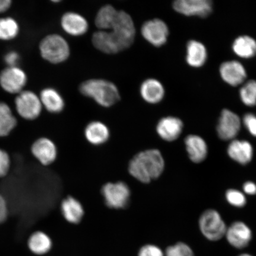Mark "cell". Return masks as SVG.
<instances>
[{"label":"cell","mask_w":256,"mask_h":256,"mask_svg":"<svg viewBox=\"0 0 256 256\" xmlns=\"http://www.w3.org/2000/svg\"><path fill=\"white\" fill-rule=\"evenodd\" d=\"M238 256H252V255L248 254H240Z\"/></svg>","instance_id":"obj_41"},{"label":"cell","mask_w":256,"mask_h":256,"mask_svg":"<svg viewBox=\"0 0 256 256\" xmlns=\"http://www.w3.org/2000/svg\"><path fill=\"white\" fill-rule=\"evenodd\" d=\"M92 44L96 49L102 52L107 54L119 53L108 30L94 32L92 36Z\"/></svg>","instance_id":"obj_28"},{"label":"cell","mask_w":256,"mask_h":256,"mask_svg":"<svg viewBox=\"0 0 256 256\" xmlns=\"http://www.w3.org/2000/svg\"><path fill=\"white\" fill-rule=\"evenodd\" d=\"M243 191L248 195L256 194V184L252 182H247L243 185Z\"/></svg>","instance_id":"obj_38"},{"label":"cell","mask_w":256,"mask_h":256,"mask_svg":"<svg viewBox=\"0 0 256 256\" xmlns=\"http://www.w3.org/2000/svg\"><path fill=\"white\" fill-rule=\"evenodd\" d=\"M140 92L143 100L151 104L160 103L166 94L165 88L162 82L153 78L144 80L140 86Z\"/></svg>","instance_id":"obj_19"},{"label":"cell","mask_w":256,"mask_h":256,"mask_svg":"<svg viewBox=\"0 0 256 256\" xmlns=\"http://www.w3.org/2000/svg\"><path fill=\"white\" fill-rule=\"evenodd\" d=\"M138 256H164V254L158 246L147 244L140 248Z\"/></svg>","instance_id":"obj_35"},{"label":"cell","mask_w":256,"mask_h":256,"mask_svg":"<svg viewBox=\"0 0 256 256\" xmlns=\"http://www.w3.org/2000/svg\"><path fill=\"white\" fill-rule=\"evenodd\" d=\"M118 12L110 4H106L98 10L95 18V24L99 30H110L116 20Z\"/></svg>","instance_id":"obj_26"},{"label":"cell","mask_w":256,"mask_h":256,"mask_svg":"<svg viewBox=\"0 0 256 256\" xmlns=\"http://www.w3.org/2000/svg\"><path fill=\"white\" fill-rule=\"evenodd\" d=\"M172 8L178 14L190 18H204L212 14L213 0H176Z\"/></svg>","instance_id":"obj_8"},{"label":"cell","mask_w":256,"mask_h":256,"mask_svg":"<svg viewBox=\"0 0 256 256\" xmlns=\"http://www.w3.org/2000/svg\"><path fill=\"white\" fill-rule=\"evenodd\" d=\"M241 116L242 126L252 136L256 138V114L248 110Z\"/></svg>","instance_id":"obj_33"},{"label":"cell","mask_w":256,"mask_h":256,"mask_svg":"<svg viewBox=\"0 0 256 256\" xmlns=\"http://www.w3.org/2000/svg\"><path fill=\"white\" fill-rule=\"evenodd\" d=\"M186 149L192 162L200 163L206 159L208 148L206 140L196 134H190L184 139Z\"/></svg>","instance_id":"obj_21"},{"label":"cell","mask_w":256,"mask_h":256,"mask_svg":"<svg viewBox=\"0 0 256 256\" xmlns=\"http://www.w3.org/2000/svg\"><path fill=\"white\" fill-rule=\"evenodd\" d=\"M11 0H0V12H4L11 7Z\"/></svg>","instance_id":"obj_39"},{"label":"cell","mask_w":256,"mask_h":256,"mask_svg":"<svg viewBox=\"0 0 256 256\" xmlns=\"http://www.w3.org/2000/svg\"><path fill=\"white\" fill-rule=\"evenodd\" d=\"M60 211L67 222L78 224L82 222L84 215V208L80 202L72 196L64 199L60 204Z\"/></svg>","instance_id":"obj_23"},{"label":"cell","mask_w":256,"mask_h":256,"mask_svg":"<svg viewBox=\"0 0 256 256\" xmlns=\"http://www.w3.org/2000/svg\"><path fill=\"white\" fill-rule=\"evenodd\" d=\"M225 236L227 242L233 248L243 249L247 248L251 242L252 234L247 224L236 222L227 227Z\"/></svg>","instance_id":"obj_15"},{"label":"cell","mask_w":256,"mask_h":256,"mask_svg":"<svg viewBox=\"0 0 256 256\" xmlns=\"http://www.w3.org/2000/svg\"><path fill=\"white\" fill-rule=\"evenodd\" d=\"M27 81V75L18 66L7 67L0 73V86L8 94H20Z\"/></svg>","instance_id":"obj_12"},{"label":"cell","mask_w":256,"mask_h":256,"mask_svg":"<svg viewBox=\"0 0 256 256\" xmlns=\"http://www.w3.org/2000/svg\"><path fill=\"white\" fill-rule=\"evenodd\" d=\"M209 52L203 42L194 38L188 40L185 46L184 60L192 69H200L206 66Z\"/></svg>","instance_id":"obj_13"},{"label":"cell","mask_w":256,"mask_h":256,"mask_svg":"<svg viewBox=\"0 0 256 256\" xmlns=\"http://www.w3.org/2000/svg\"><path fill=\"white\" fill-rule=\"evenodd\" d=\"M8 216L7 202L4 196L0 194V224L5 222Z\"/></svg>","instance_id":"obj_37"},{"label":"cell","mask_w":256,"mask_h":256,"mask_svg":"<svg viewBox=\"0 0 256 256\" xmlns=\"http://www.w3.org/2000/svg\"><path fill=\"white\" fill-rule=\"evenodd\" d=\"M226 198L227 202L233 206L242 208L247 203L244 194L234 188L226 192Z\"/></svg>","instance_id":"obj_32"},{"label":"cell","mask_w":256,"mask_h":256,"mask_svg":"<svg viewBox=\"0 0 256 256\" xmlns=\"http://www.w3.org/2000/svg\"><path fill=\"white\" fill-rule=\"evenodd\" d=\"M28 248L36 255H43L49 252L52 247V240L46 232L38 231L32 234L28 239Z\"/></svg>","instance_id":"obj_25"},{"label":"cell","mask_w":256,"mask_h":256,"mask_svg":"<svg viewBox=\"0 0 256 256\" xmlns=\"http://www.w3.org/2000/svg\"><path fill=\"white\" fill-rule=\"evenodd\" d=\"M62 30L72 36H80L87 33L89 25L84 16L76 12H70L64 14L60 20Z\"/></svg>","instance_id":"obj_18"},{"label":"cell","mask_w":256,"mask_h":256,"mask_svg":"<svg viewBox=\"0 0 256 256\" xmlns=\"http://www.w3.org/2000/svg\"><path fill=\"white\" fill-rule=\"evenodd\" d=\"M231 49L236 59L252 60L256 56V40L250 34H239L232 40Z\"/></svg>","instance_id":"obj_17"},{"label":"cell","mask_w":256,"mask_h":256,"mask_svg":"<svg viewBox=\"0 0 256 256\" xmlns=\"http://www.w3.org/2000/svg\"><path fill=\"white\" fill-rule=\"evenodd\" d=\"M254 152L251 143L247 140H232L227 148V153L230 158L242 165L247 164L252 161Z\"/></svg>","instance_id":"obj_20"},{"label":"cell","mask_w":256,"mask_h":256,"mask_svg":"<svg viewBox=\"0 0 256 256\" xmlns=\"http://www.w3.org/2000/svg\"><path fill=\"white\" fill-rule=\"evenodd\" d=\"M16 111L24 119L33 120L41 114L43 106L40 96L32 91H22L15 98Z\"/></svg>","instance_id":"obj_9"},{"label":"cell","mask_w":256,"mask_h":256,"mask_svg":"<svg viewBox=\"0 0 256 256\" xmlns=\"http://www.w3.org/2000/svg\"><path fill=\"white\" fill-rule=\"evenodd\" d=\"M240 102L246 108L251 110L256 106V80L248 78L238 88Z\"/></svg>","instance_id":"obj_27"},{"label":"cell","mask_w":256,"mask_h":256,"mask_svg":"<svg viewBox=\"0 0 256 256\" xmlns=\"http://www.w3.org/2000/svg\"><path fill=\"white\" fill-rule=\"evenodd\" d=\"M12 113L10 108L4 102H0V114Z\"/></svg>","instance_id":"obj_40"},{"label":"cell","mask_w":256,"mask_h":256,"mask_svg":"<svg viewBox=\"0 0 256 256\" xmlns=\"http://www.w3.org/2000/svg\"><path fill=\"white\" fill-rule=\"evenodd\" d=\"M110 134L108 128L100 121L91 122L84 130L86 139L94 146H100L106 142Z\"/></svg>","instance_id":"obj_22"},{"label":"cell","mask_w":256,"mask_h":256,"mask_svg":"<svg viewBox=\"0 0 256 256\" xmlns=\"http://www.w3.org/2000/svg\"><path fill=\"white\" fill-rule=\"evenodd\" d=\"M164 168V159L161 152L156 149H150L134 156L129 163L128 171L137 180L149 184L162 176Z\"/></svg>","instance_id":"obj_1"},{"label":"cell","mask_w":256,"mask_h":256,"mask_svg":"<svg viewBox=\"0 0 256 256\" xmlns=\"http://www.w3.org/2000/svg\"><path fill=\"white\" fill-rule=\"evenodd\" d=\"M11 160L8 152L0 148V178L7 176L10 169Z\"/></svg>","instance_id":"obj_34"},{"label":"cell","mask_w":256,"mask_h":256,"mask_svg":"<svg viewBox=\"0 0 256 256\" xmlns=\"http://www.w3.org/2000/svg\"><path fill=\"white\" fill-rule=\"evenodd\" d=\"M19 31H20V27L14 18H0V40H14L18 36Z\"/></svg>","instance_id":"obj_29"},{"label":"cell","mask_w":256,"mask_h":256,"mask_svg":"<svg viewBox=\"0 0 256 256\" xmlns=\"http://www.w3.org/2000/svg\"><path fill=\"white\" fill-rule=\"evenodd\" d=\"M166 256H194V251L190 246L184 242L169 246L166 250Z\"/></svg>","instance_id":"obj_31"},{"label":"cell","mask_w":256,"mask_h":256,"mask_svg":"<svg viewBox=\"0 0 256 256\" xmlns=\"http://www.w3.org/2000/svg\"><path fill=\"white\" fill-rule=\"evenodd\" d=\"M19 60H20V56L16 51H10L6 54L4 56V62L8 67L17 66Z\"/></svg>","instance_id":"obj_36"},{"label":"cell","mask_w":256,"mask_h":256,"mask_svg":"<svg viewBox=\"0 0 256 256\" xmlns=\"http://www.w3.org/2000/svg\"><path fill=\"white\" fill-rule=\"evenodd\" d=\"M110 34L118 52L129 48L135 40L136 30L131 16L126 12L119 11Z\"/></svg>","instance_id":"obj_3"},{"label":"cell","mask_w":256,"mask_h":256,"mask_svg":"<svg viewBox=\"0 0 256 256\" xmlns=\"http://www.w3.org/2000/svg\"><path fill=\"white\" fill-rule=\"evenodd\" d=\"M42 104L52 114H59L65 107V102L56 90L48 88L41 91L40 96Z\"/></svg>","instance_id":"obj_24"},{"label":"cell","mask_w":256,"mask_h":256,"mask_svg":"<svg viewBox=\"0 0 256 256\" xmlns=\"http://www.w3.org/2000/svg\"><path fill=\"white\" fill-rule=\"evenodd\" d=\"M17 124V120L12 113L0 114V138L8 136Z\"/></svg>","instance_id":"obj_30"},{"label":"cell","mask_w":256,"mask_h":256,"mask_svg":"<svg viewBox=\"0 0 256 256\" xmlns=\"http://www.w3.org/2000/svg\"><path fill=\"white\" fill-rule=\"evenodd\" d=\"M184 128V123L180 118L168 116L160 120L156 124V131L162 140L172 142L180 137Z\"/></svg>","instance_id":"obj_16"},{"label":"cell","mask_w":256,"mask_h":256,"mask_svg":"<svg viewBox=\"0 0 256 256\" xmlns=\"http://www.w3.org/2000/svg\"><path fill=\"white\" fill-rule=\"evenodd\" d=\"M199 226L202 234L210 241H218L225 236L227 229L226 224L216 210L204 211L200 216Z\"/></svg>","instance_id":"obj_7"},{"label":"cell","mask_w":256,"mask_h":256,"mask_svg":"<svg viewBox=\"0 0 256 256\" xmlns=\"http://www.w3.org/2000/svg\"><path fill=\"white\" fill-rule=\"evenodd\" d=\"M80 92L92 98L104 108H110L120 101V96L117 86L108 80L94 78L86 80L80 86Z\"/></svg>","instance_id":"obj_2"},{"label":"cell","mask_w":256,"mask_h":256,"mask_svg":"<svg viewBox=\"0 0 256 256\" xmlns=\"http://www.w3.org/2000/svg\"><path fill=\"white\" fill-rule=\"evenodd\" d=\"M218 74L220 80L227 86L238 88L248 79V72L242 60L232 58L220 64Z\"/></svg>","instance_id":"obj_6"},{"label":"cell","mask_w":256,"mask_h":256,"mask_svg":"<svg viewBox=\"0 0 256 256\" xmlns=\"http://www.w3.org/2000/svg\"><path fill=\"white\" fill-rule=\"evenodd\" d=\"M102 194L106 204L112 209H123L130 199V188L124 182L108 183L102 188Z\"/></svg>","instance_id":"obj_10"},{"label":"cell","mask_w":256,"mask_h":256,"mask_svg":"<svg viewBox=\"0 0 256 256\" xmlns=\"http://www.w3.org/2000/svg\"><path fill=\"white\" fill-rule=\"evenodd\" d=\"M140 34L147 42L158 48L168 42L170 30L164 21L156 18L144 22L140 28Z\"/></svg>","instance_id":"obj_11"},{"label":"cell","mask_w":256,"mask_h":256,"mask_svg":"<svg viewBox=\"0 0 256 256\" xmlns=\"http://www.w3.org/2000/svg\"><path fill=\"white\" fill-rule=\"evenodd\" d=\"M40 50L42 57L46 62L58 64L65 62L70 56L68 42L60 34L48 35L40 42Z\"/></svg>","instance_id":"obj_4"},{"label":"cell","mask_w":256,"mask_h":256,"mask_svg":"<svg viewBox=\"0 0 256 256\" xmlns=\"http://www.w3.org/2000/svg\"><path fill=\"white\" fill-rule=\"evenodd\" d=\"M242 126V116L228 108L220 110L216 127L218 136L223 140L236 139Z\"/></svg>","instance_id":"obj_5"},{"label":"cell","mask_w":256,"mask_h":256,"mask_svg":"<svg viewBox=\"0 0 256 256\" xmlns=\"http://www.w3.org/2000/svg\"><path fill=\"white\" fill-rule=\"evenodd\" d=\"M31 152L34 158L44 166L52 164L58 156L56 144L46 137L40 138L32 144Z\"/></svg>","instance_id":"obj_14"}]
</instances>
